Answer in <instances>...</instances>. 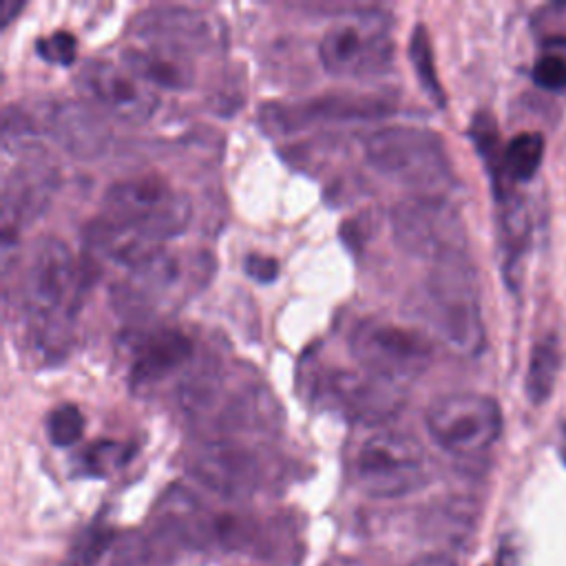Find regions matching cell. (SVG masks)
<instances>
[{"mask_svg":"<svg viewBox=\"0 0 566 566\" xmlns=\"http://www.w3.org/2000/svg\"><path fill=\"white\" fill-rule=\"evenodd\" d=\"M190 219L188 195L166 179L126 177L104 190L102 217L93 221L88 237L95 250L128 268L161 241L181 234Z\"/></svg>","mask_w":566,"mask_h":566,"instance_id":"6da1fadb","label":"cell"},{"mask_svg":"<svg viewBox=\"0 0 566 566\" xmlns=\"http://www.w3.org/2000/svg\"><path fill=\"white\" fill-rule=\"evenodd\" d=\"M80 294L82 279L69 245L57 237H40L22 270L20 305L33 347L46 360L69 349Z\"/></svg>","mask_w":566,"mask_h":566,"instance_id":"7a4b0ae2","label":"cell"},{"mask_svg":"<svg viewBox=\"0 0 566 566\" xmlns=\"http://www.w3.org/2000/svg\"><path fill=\"white\" fill-rule=\"evenodd\" d=\"M184 413L214 438H228L234 431L276 427L281 411L268 387L248 376L234 378L219 365L199 367L179 387Z\"/></svg>","mask_w":566,"mask_h":566,"instance_id":"3957f363","label":"cell"},{"mask_svg":"<svg viewBox=\"0 0 566 566\" xmlns=\"http://www.w3.org/2000/svg\"><path fill=\"white\" fill-rule=\"evenodd\" d=\"M212 274L208 254H175L153 248L126 268L113 287V303L124 316L148 318L197 294Z\"/></svg>","mask_w":566,"mask_h":566,"instance_id":"277c9868","label":"cell"},{"mask_svg":"<svg viewBox=\"0 0 566 566\" xmlns=\"http://www.w3.org/2000/svg\"><path fill=\"white\" fill-rule=\"evenodd\" d=\"M367 164L382 177L413 190V195H436L455 186L451 159L444 142L429 128L391 124L371 130L363 144Z\"/></svg>","mask_w":566,"mask_h":566,"instance_id":"5b68a950","label":"cell"},{"mask_svg":"<svg viewBox=\"0 0 566 566\" xmlns=\"http://www.w3.org/2000/svg\"><path fill=\"white\" fill-rule=\"evenodd\" d=\"M424 316L449 349L478 356L486 343L478 279L467 254L433 263L422 287Z\"/></svg>","mask_w":566,"mask_h":566,"instance_id":"8992f818","label":"cell"},{"mask_svg":"<svg viewBox=\"0 0 566 566\" xmlns=\"http://www.w3.org/2000/svg\"><path fill=\"white\" fill-rule=\"evenodd\" d=\"M318 57L334 77H371L394 60L391 18L380 9H356L338 18L321 38Z\"/></svg>","mask_w":566,"mask_h":566,"instance_id":"52a82bcc","label":"cell"},{"mask_svg":"<svg viewBox=\"0 0 566 566\" xmlns=\"http://www.w3.org/2000/svg\"><path fill=\"white\" fill-rule=\"evenodd\" d=\"M352 475L371 497H402L427 484L429 460L411 433L378 429L356 449Z\"/></svg>","mask_w":566,"mask_h":566,"instance_id":"ba28073f","label":"cell"},{"mask_svg":"<svg viewBox=\"0 0 566 566\" xmlns=\"http://www.w3.org/2000/svg\"><path fill=\"white\" fill-rule=\"evenodd\" d=\"M349 349L360 369L398 387L420 378L433 360V345L422 332L378 318L352 329Z\"/></svg>","mask_w":566,"mask_h":566,"instance_id":"9c48e42d","label":"cell"},{"mask_svg":"<svg viewBox=\"0 0 566 566\" xmlns=\"http://www.w3.org/2000/svg\"><path fill=\"white\" fill-rule=\"evenodd\" d=\"M394 241L413 259L440 263L467 254V232L458 208L447 197L411 195L391 210Z\"/></svg>","mask_w":566,"mask_h":566,"instance_id":"30bf717a","label":"cell"},{"mask_svg":"<svg viewBox=\"0 0 566 566\" xmlns=\"http://www.w3.org/2000/svg\"><path fill=\"white\" fill-rule=\"evenodd\" d=\"M502 409L478 391H451L431 400L424 424L431 440L453 455H480L502 433Z\"/></svg>","mask_w":566,"mask_h":566,"instance_id":"8fae6325","label":"cell"},{"mask_svg":"<svg viewBox=\"0 0 566 566\" xmlns=\"http://www.w3.org/2000/svg\"><path fill=\"white\" fill-rule=\"evenodd\" d=\"M402 389L365 369H332L316 380L314 394L323 407L347 420L380 424L400 411Z\"/></svg>","mask_w":566,"mask_h":566,"instance_id":"7c38bea8","label":"cell"},{"mask_svg":"<svg viewBox=\"0 0 566 566\" xmlns=\"http://www.w3.org/2000/svg\"><path fill=\"white\" fill-rule=\"evenodd\" d=\"M77 86L111 117L128 124H144L157 111V95L142 77L122 62L91 60L77 73Z\"/></svg>","mask_w":566,"mask_h":566,"instance_id":"4fadbf2b","label":"cell"},{"mask_svg":"<svg viewBox=\"0 0 566 566\" xmlns=\"http://www.w3.org/2000/svg\"><path fill=\"white\" fill-rule=\"evenodd\" d=\"M394 113L387 97L369 93H327L298 102L270 104L261 108V122L274 133H294L318 122L382 119Z\"/></svg>","mask_w":566,"mask_h":566,"instance_id":"5bb4252c","label":"cell"},{"mask_svg":"<svg viewBox=\"0 0 566 566\" xmlns=\"http://www.w3.org/2000/svg\"><path fill=\"white\" fill-rule=\"evenodd\" d=\"M57 177V166L35 144L18 150L2 181V232L35 221L49 208Z\"/></svg>","mask_w":566,"mask_h":566,"instance_id":"9a60e30c","label":"cell"},{"mask_svg":"<svg viewBox=\"0 0 566 566\" xmlns=\"http://www.w3.org/2000/svg\"><path fill=\"white\" fill-rule=\"evenodd\" d=\"M133 31L139 44L161 46L168 51H177L181 55L212 51L223 42L221 24L190 7H150L135 15Z\"/></svg>","mask_w":566,"mask_h":566,"instance_id":"2e32d148","label":"cell"},{"mask_svg":"<svg viewBox=\"0 0 566 566\" xmlns=\"http://www.w3.org/2000/svg\"><path fill=\"white\" fill-rule=\"evenodd\" d=\"M186 467L199 484L228 500L252 495L261 482V462L254 451L230 438L201 442Z\"/></svg>","mask_w":566,"mask_h":566,"instance_id":"e0dca14e","label":"cell"},{"mask_svg":"<svg viewBox=\"0 0 566 566\" xmlns=\"http://www.w3.org/2000/svg\"><path fill=\"white\" fill-rule=\"evenodd\" d=\"M195 358V340L177 327L148 332L135 349L128 369V385L144 394L188 369Z\"/></svg>","mask_w":566,"mask_h":566,"instance_id":"ac0fdd59","label":"cell"},{"mask_svg":"<svg viewBox=\"0 0 566 566\" xmlns=\"http://www.w3.org/2000/svg\"><path fill=\"white\" fill-rule=\"evenodd\" d=\"M49 133L75 157H95L104 150L108 130L86 104L57 102L46 115Z\"/></svg>","mask_w":566,"mask_h":566,"instance_id":"d6986e66","label":"cell"},{"mask_svg":"<svg viewBox=\"0 0 566 566\" xmlns=\"http://www.w3.org/2000/svg\"><path fill=\"white\" fill-rule=\"evenodd\" d=\"M119 62L128 66L137 77H142L148 86L184 91L192 84V77H195V69L188 55H181L177 51H168L161 46H150V44L128 46L124 49Z\"/></svg>","mask_w":566,"mask_h":566,"instance_id":"ffe728a7","label":"cell"},{"mask_svg":"<svg viewBox=\"0 0 566 566\" xmlns=\"http://www.w3.org/2000/svg\"><path fill=\"white\" fill-rule=\"evenodd\" d=\"M500 210V250H502V272L511 287L520 281V263L526 254L531 241V214L517 195H509Z\"/></svg>","mask_w":566,"mask_h":566,"instance_id":"44dd1931","label":"cell"},{"mask_svg":"<svg viewBox=\"0 0 566 566\" xmlns=\"http://www.w3.org/2000/svg\"><path fill=\"white\" fill-rule=\"evenodd\" d=\"M559 363H562V354H559L557 336L546 334L537 338V343L531 349L526 378H524V391L533 405H542L551 398L557 382Z\"/></svg>","mask_w":566,"mask_h":566,"instance_id":"7402d4cb","label":"cell"},{"mask_svg":"<svg viewBox=\"0 0 566 566\" xmlns=\"http://www.w3.org/2000/svg\"><path fill=\"white\" fill-rule=\"evenodd\" d=\"M542 157H544V137H542V133H535V130L517 133L504 146L502 184H504L506 195H511L509 184L533 179V175L537 172V168L542 164Z\"/></svg>","mask_w":566,"mask_h":566,"instance_id":"603a6c76","label":"cell"},{"mask_svg":"<svg viewBox=\"0 0 566 566\" xmlns=\"http://www.w3.org/2000/svg\"><path fill=\"white\" fill-rule=\"evenodd\" d=\"M471 139L475 144L478 155L482 157L489 175H491V184H493V192L497 197V201H502L506 195L504 184H502V153L504 146H500V135L495 128V122L489 113H478L473 117L471 124Z\"/></svg>","mask_w":566,"mask_h":566,"instance_id":"cb8c5ba5","label":"cell"},{"mask_svg":"<svg viewBox=\"0 0 566 566\" xmlns=\"http://www.w3.org/2000/svg\"><path fill=\"white\" fill-rule=\"evenodd\" d=\"M409 57H411V64H413V71H416V77L422 86V91L438 104V106H444V93H442V86H440V80H438V73H436V62H433V49H431V40H429V33H427V27L418 24L411 33V40H409Z\"/></svg>","mask_w":566,"mask_h":566,"instance_id":"d4e9b609","label":"cell"},{"mask_svg":"<svg viewBox=\"0 0 566 566\" xmlns=\"http://www.w3.org/2000/svg\"><path fill=\"white\" fill-rule=\"evenodd\" d=\"M175 544L155 531L153 535H135L117 548L115 566H159Z\"/></svg>","mask_w":566,"mask_h":566,"instance_id":"484cf974","label":"cell"},{"mask_svg":"<svg viewBox=\"0 0 566 566\" xmlns=\"http://www.w3.org/2000/svg\"><path fill=\"white\" fill-rule=\"evenodd\" d=\"M84 413L77 405L64 402L49 411L46 416V436L55 447H71L84 436Z\"/></svg>","mask_w":566,"mask_h":566,"instance_id":"4316f807","label":"cell"},{"mask_svg":"<svg viewBox=\"0 0 566 566\" xmlns=\"http://www.w3.org/2000/svg\"><path fill=\"white\" fill-rule=\"evenodd\" d=\"M128 447L115 440H97L82 453V469L91 475H106L122 467L128 458Z\"/></svg>","mask_w":566,"mask_h":566,"instance_id":"83f0119b","label":"cell"},{"mask_svg":"<svg viewBox=\"0 0 566 566\" xmlns=\"http://www.w3.org/2000/svg\"><path fill=\"white\" fill-rule=\"evenodd\" d=\"M533 80L546 91L566 88V53L559 51L557 44L537 57L533 66Z\"/></svg>","mask_w":566,"mask_h":566,"instance_id":"f1b7e54d","label":"cell"},{"mask_svg":"<svg viewBox=\"0 0 566 566\" xmlns=\"http://www.w3.org/2000/svg\"><path fill=\"white\" fill-rule=\"evenodd\" d=\"M113 539V533L108 528H91L80 537V542L69 553V559L64 566H95L104 551L108 548Z\"/></svg>","mask_w":566,"mask_h":566,"instance_id":"f546056e","label":"cell"},{"mask_svg":"<svg viewBox=\"0 0 566 566\" xmlns=\"http://www.w3.org/2000/svg\"><path fill=\"white\" fill-rule=\"evenodd\" d=\"M75 51H77V40L69 31H53L35 40V53L51 64L69 66L75 60Z\"/></svg>","mask_w":566,"mask_h":566,"instance_id":"4dcf8cb0","label":"cell"},{"mask_svg":"<svg viewBox=\"0 0 566 566\" xmlns=\"http://www.w3.org/2000/svg\"><path fill=\"white\" fill-rule=\"evenodd\" d=\"M243 270L250 279L259 283H272L279 276V261L265 254H248Z\"/></svg>","mask_w":566,"mask_h":566,"instance_id":"1f68e13d","label":"cell"},{"mask_svg":"<svg viewBox=\"0 0 566 566\" xmlns=\"http://www.w3.org/2000/svg\"><path fill=\"white\" fill-rule=\"evenodd\" d=\"M409 566H458L453 557L444 555V553H427L416 557Z\"/></svg>","mask_w":566,"mask_h":566,"instance_id":"d6a6232c","label":"cell"},{"mask_svg":"<svg viewBox=\"0 0 566 566\" xmlns=\"http://www.w3.org/2000/svg\"><path fill=\"white\" fill-rule=\"evenodd\" d=\"M22 9V2H15V0H2L0 4V18H2V27L9 24V20Z\"/></svg>","mask_w":566,"mask_h":566,"instance_id":"836d02e7","label":"cell"},{"mask_svg":"<svg viewBox=\"0 0 566 566\" xmlns=\"http://www.w3.org/2000/svg\"><path fill=\"white\" fill-rule=\"evenodd\" d=\"M559 453H562V460L566 464V422L562 424V433H559Z\"/></svg>","mask_w":566,"mask_h":566,"instance_id":"e575fe53","label":"cell"}]
</instances>
